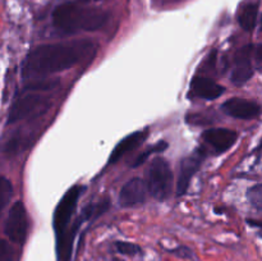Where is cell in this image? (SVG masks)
<instances>
[{"instance_id":"7","label":"cell","mask_w":262,"mask_h":261,"mask_svg":"<svg viewBox=\"0 0 262 261\" xmlns=\"http://www.w3.org/2000/svg\"><path fill=\"white\" fill-rule=\"evenodd\" d=\"M253 46L246 45L234 54L230 79L235 86H243L253 76Z\"/></svg>"},{"instance_id":"20","label":"cell","mask_w":262,"mask_h":261,"mask_svg":"<svg viewBox=\"0 0 262 261\" xmlns=\"http://www.w3.org/2000/svg\"><path fill=\"white\" fill-rule=\"evenodd\" d=\"M154 2L159 5H168V4H173V3L179 2V0H154Z\"/></svg>"},{"instance_id":"11","label":"cell","mask_w":262,"mask_h":261,"mask_svg":"<svg viewBox=\"0 0 262 261\" xmlns=\"http://www.w3.org/2000/svg\"><path fill=\"white\" fill-rule=\"evenodd\" d=\"M201 164L202 156L199 154L184 158L179 163V176L178 181H177V194L178 196H183L186 193L189 184H191V181L199 171Z\"/></svg>"},{"instance_id":"9","label":"cell","mask_w":262,"mask_h":261,"mask_svg":"<svg viewBox=\"0 0 262 261\" xmlns=\"http://www.w3.org/2000/svg\"><path fill=\"white\" fill-rule=\"evenodd\" d=\"M147 186L141 178H132L122 187L119 192V204L123 207H135L142 205L147 197Z\"/></svg>"},{"instance_id":"17","label":"cell","mask_w":262,"mask_h":261,"mask_svg":"<svg viewBox=\"0 0 262 261\" xmlns=\"http://www.w3.org/2000/svg\"><path fill=\"white\" fill-rule=\"evenodd\" d=\"M115 248L119 253L125 256H136L141 252V247L136 243L132 242H124V241H118L114 243Z\"/></svg>"},{"instance_id":"6","label":"cell","mask_w":262,"mask_h":261,"mask_svg":"<svg viewBox=\"0 0 262 261\" xmlns=\"http://www.w3.org/2000/svg\"><path fill=\"white\" fill-rule=\"evenodd\" d=\"M28 233V216L27 210L22 201L13 204L8 212L7 223H5V234L12 242L23 245Z\"/></svg>"},{"instance_id":"12","label":"cell","mask_w":262,"mask_h":261,"mask_svg":"<svg viewBox=\"0 0 262 261\" xmlns=\"http://www.w3.org/2000/svg\"><path fill=\"white\" fill-rule=\"evenodd\" d=\"M225 89L207 77L196 76L191 82V92L193 96L204 100H215L224 94Z\"/></svg>"},{"instance_id":"5","label":"cell","mask_w":262,"mask_h":261,"mask_svg":"<svg viewBox=\"0 0 262 261\" xmlns=\"http://www.w3.org/2000/svg\"><path fill=\"white\" fill-rule=\"evenodd\" d=\"M83 191L84 187L73 186L61 197L60 202L58 204L55 212H54V229H55L56 238L61 237L69 229V223H71L79 197L83 193Z\"/></svg>"},{"instance_id":"10","label":"cell","mask_w":262,"mask_h":261,"mask_svg":"<svg viewBox=\"0 0 262 261\" xmlns=\"http://www.w3.org/2000/svg\"><path fill=\"white\" fill-rule=\"evenodd\" d=\"M238 133L229 128H210L204 132V140L216 153L223 154L235 143Z\"/></svg>"},{"instance_id":"16","label":"cell","mask_w":262,"mask_h":261,"mask_svg":"<svg viewBox=\"0 0 262 261\" xmlns=\"http://www.w3.org/2000/svg\"><path fill=\"white\" fill-rule=\"evenodd\" d=\"M166 147H168V143L164 142V141H160V142L156 143V145L151 146V147H148L147 150L143 151V153L141 154L140 156H137V158H136L135 163H133V166H138V165H141V164H143V163H145L146 160H147L148 156L152 155L154 153H160V151L165 150Z\"/></svg>"},{"instance_id":"2","label":"cell","mask_w":262,"mask_h":261,"mask_svg":"<svg viewBox=\"0 0 262 261\" xmlns=\"http://www.w3.org/2000/svg\"><path fill=\"white\" fill-rule=\"evenodd\" d=\"M53 25L66 33L97 31L106 25L109 14L97 8L83 7L78 3H63L53 10Z\"/></svg>"},{"instance_id":"4","label":"cell","mask_w":262,"mask_h":261,"mask_svg":"<svg viewBox=\"0 0 262 261\" xmlns=\"http://www.w3.org/2000/svg\"><path fill=\"white\" fill-rule=\"evenodd\" d=\"M50 107V100L42 95L25 92L18 95L10 105L8 113V124L20 122L32 117H38Z\"/></svg>"},{"instance_id":"3","label":"cell","mask_w":262,"mask_h":261,"mask_svg":"<svg viewBox=\"0 0 262 261\" xmlns=\"http://www.w3.org/2000/svg\"><path fill=\"white\" fill-rule=\"evenodd\" d=\"M146 186L148 193L159 201H164L170 196L173 187V171L165 159L155 158L151 161Z\"/></svg>"},{"instance_id":"1","label":"cell","mask_w":262,"mask_h":261,"mask_svg":"<svg viewBox=\"0 0 262 261\" xmlns=\"http://www.w3.org/2000/svg\"><path fill=\"white\" fill-rule=\"evenodd\" d=\"M95 50L96 45L89 40L38 45L26 56L22 76L25 79H35L66 71L92 55Z\"/></svg>"},{"instance_id":"21","label":"cell","mask_w":262,"mask_h":261,"mask_svg":"<svg viewBox=\"0 0 262 261\" xmlns=\"http://www.w3.org/2000/svg\"><path fill=\"white\" fill-rule=\"evenodd\" d=\"M92 2H100V0H92Z\"/></svg>"},{"instance_id":"19","label":"cell","mask_w":262,"mask_h":261,"mask_svg":"<svg viewBox=\"0 0 262 261\" xmlns=\"http://www.w3.org/2000/svg\"><path fill=\"white\" fill-rule=\"evenodd\" d=\"M262 192H261V184H256L248 192V197H250L252 205H255L257 209H261V202H262Z\"/></svg>"},{"instance_id":"8","label":"cell","mask_w":262,"mask_h":261,"mask_svg":"<svg viewBox=\"0 0 262 261\" xmlns=\"http://www.w3.org/2000/svg\"><path fill=\"white\" fill-rule=\"evenodd\" d=\"M222 109L229 117L241 120H251L260 117L261 105L253 100L232 97L222 105Z\"/></svg>"},{"instance_id":"14","label":"cell","mask_w":262,"mask_h":261,"mask_svg":"<svg viewBox=\"0 0 262 261\" xmlns=\"http://www.w3.org/2000/svg\"><path fill=\"white\" fill-rule=\"evenodd\" d=\"M258 10H260L258 2H251L241 7L237 19L242 30L247 31V32H252L255 30L258 20Z\"/></svg>"},{"instance_id":"18","label":"cell","mask_w":262,"mask_h":261,"mask_svg":"<svg viewBox=\"0 0 262 261\" xmlns=\"http://www.w3.org/2000/svg\"><path fill=\"white\" fill-rule=\"evenodd\" d=\"M0 261H14V251L7 241L0 238Z\"/></svg>"},{"instance_id":"13","label":"cell","mask_w":262,"mask_h":261,"mask_svg":"<svg viewBox=\"0 0 262 261\" xmlns=\"http://www.w3.org/2000/svg\"><path fill=\"white\" fill-rule=\"evenodd\" d=\"M148 136V130H137V132L130 133L129 136L123 138L119 143L114 147V150L112 151V155L109 156V164H114L117 161H119L120 159L123 158L124 155H127L128 153L133 151L135 148H137L143 141L147 138Z\"/></svg>"},{"instance_id":"15","label":"cell","mask_w":262,"mask_h":261,"mask_svg":"<svg viewBox=\"0 0 262 261\" xmlns=\"http://www.w3.org/2000/svg\"><path fill=\"white\" fill-rule=\"evenodd\" d=\"M13 196V186L12 182L4 176H0V215L4 211L7 205L9 204L10 199Z\"/></svg>"}]
</instances>
